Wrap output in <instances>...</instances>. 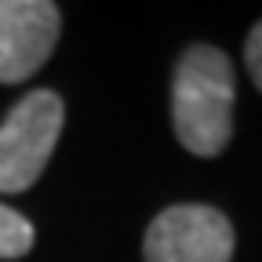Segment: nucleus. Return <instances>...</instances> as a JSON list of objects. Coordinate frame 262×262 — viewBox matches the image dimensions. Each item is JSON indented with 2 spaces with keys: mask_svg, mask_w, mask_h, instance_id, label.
<instances>
[{
  "mask_svg": "<svg viewBox=\"0 0 262 262\" xmlns=\"http://www.w3.org/2000/svg\"><path fill=\"white\" fill-rule=\"evenodd\" d=\"M237 77L229 55L215 44H193L179 55L171 77L175 139L193 157H219L233 135Z\"/></svg>",
  "mask_w": 262,
  "mask_h": 262,
  "instance_id": "nucleus-1",
  "label": "nucleus"
},
{
  "mask_svg": "<svg viewBox=\"0 0 262 262\" xmlns=\"http://www.w3.org/2000/svg\"><path fill=\"white\" fill-rule=\"evenodd\" d=\"M66 124V102L37 88L0 124V193H26L48 168Z\"/></svg>",
  "mask_w": 262,
  "mask_h": 262,
  "instance_id": "nucleus-2",
  "label": "nucleus"
},
{
  "mask_svg": "<svg viewBox=\"0 0 262 262\" xmlns=\"http://www.w3.org/2000/svg\"><path fill=\"white\" fill-rule=\"evenodd\" d=\"M233 248V226L211 204L164 208L142 241L146 262H229Z\"/></svg>",
  "mask_w": 262,
  "mask_h": 262,
  "instance_id": "nucleus-3",
  "label": "nucleus"
},
{
  "mask_svg": "<svg viewBox=\"0 0 262 262\" xmlns=\"http://www.w3.org/2000/svg\"><path fill=\"white\" fill-rule=\"evenodd\" d=\"M62 15L51 0H0V84H22L51 58Z\"/></svg>",
  "mask_w": 262,
  "mask_h": 262,
  "instance_id": "nucleus-4",
  "label": "nucleus"
},
{
  "mask_svg": "<svg viewBox=\"0 0 262 262\" xmlns=\"http://www.w3.org/2000/svg\"><path fill=\"white\" fill-rule=\"evenodd\" d=\"M33 248V226L15 208L0 204V258H22Z\"/></svg>",
  "mask_w": 262,
  "mask_h": 262,
  "instance_id": "nucleus-5",
  "label": "nucleus"
},
{
  "mask_svg": "<svg viewBox=\"0 0 262 262\" xmlns=\"http://www.w3.org/2000/svg\"><path fill=\"white\" fill-rule=\"evenodd\" d=\"M244 62H248V73L255 80V88L262 91V18L251 26L248 33V44H244Z\"/></svg>",
  "mask_w": 262,
  "mask_h": 262,
  "instance_id": "nucleus-6",
  "label": "nucleus"
}]
</instances>
